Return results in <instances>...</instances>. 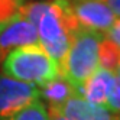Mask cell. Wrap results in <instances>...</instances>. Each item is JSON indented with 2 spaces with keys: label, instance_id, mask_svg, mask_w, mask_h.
I'll list each match as a JSON object with an SVG mask.
<instances>
[{
  "label": "cell",
  "instance_id": "16",
  "mask_svg": "<svg viewBox=\"0 0 120 120\" xmlns=\"http://www.w3.org/2000/svg\"><path fill=\"white\" fill-rule=\"evenodd\" d=\"M48 110H49V117H51V120H65L56 110H54V109H48Z\"/></svg>",
  "mask_w": 120,
  "mask_h": 120
},
{
  "label": "cell",
  "instance_id": "12",
  "mask_svg": "<svg viewBox=\"0 0 120 120\" xmlns=\"http://www.w3.org/2000/svg\"><path fill=\"white\" fill-rule=\"evenodd\" d=\"M25 0H0V32L19 16Z\"/></svg>",
  "mask_w": 120,
  "mask_h": 120
},
{
  "label": "cell",
  "instance_id": "7",
  "mask_svg": "<svg viewBox=\"0 0 120 120\" xmlns=\"http://www.w3.org/2000/svg\"><path fill=\"white\" fill-rule=\"evenodd\" d=\"M65 120H120L119 114H114L104 106H96L85 100L81 94H74L62 106L54 107Z\"/></svg>",
  "mask_w": 120,
  "mask_h": 120
},
{
  "label": "cell",
  "instance_id": "18",
  "mask_svg": "<svg viewBox=\"0 0 120 120\" xmlns=\"http://www.w3.org/2000/svg\"><path fill=\"white\" fill-rule=\"evenodd\" d=\"M101 2H106V0H101Z\"/></svg>",
  "mask_w": 120,
  "mask_h": 120
},
{
  "label": "cell",
  "instance_id": "15",
  "mask_svg": "<svg viewBox=\"0 0 120 120\" xmlns=\"http://www.w3.org/2000/svg\"><path fill=\"white\" fill-rule=\"evenodd\" d=\"M106 3L109 4L111 12L116 15V18H120V0H106Z\"/></svg>",
  "mask_w": 120,
  "mask_h": 120
},
{
  "label": "cell",
  "instance_id": "5",
  "mask_svg": "<svg viewBox=\"0 0 120 120\" xmlns=\"http://www.w3.org/2000/svg\"><path fill=\"white\" fill-rule=\"evenodd\" d=\"M77 23L84 29L103 33L106 36L109 29L117 19L109 4L101 0H68Z\"/></svg>",
  "mask_w": 120,
  "mask_h": 120
},
{
  "label": "cell",
  "instance_id": "6",
  "mask_svg": "<svg viewBox=\"0 0 120 120\" xmlns=\"http://www.w3.org/2000/svg\"><path fill=\"white\" fill-rule=\"evenodd\" d=\"M33 44H39L36 28L22 16L15 18L0 32V62L13 49Z\"/></svg>",
  "mask_w": 120,
  "mask_h": 120
},
{
  "label": "cell",
  "instance_id": "13",
  "mask_svg": "<svg viewBox=\"0 0 120 120\" xmlns=\"http://www.w3.org/2000/svg\"><path fill=\"white\" fill-rule=\"evenodd\" d=\"M106 107L113 111L114 114L120 116V77L116 75V82L111 88L109 97H107V103H106Z\"/></svg>",
  "mask_w": 120,
  "mask_h": 120
},
{
  "label": "cell",
  "instance_id": "9",
  "mask_svg": "<svg viewBox=\"0 0 120 120\" xmlns=\"http://www.w3.org/2000/svg\"><path fill=\"white\" fill-rule=\"evenodd\" d=\"M39 94L44 97V101L48 104L46 107L54 109V107L62 106L68 98H71L74 94H78V93L72 88V85L68 82L62 75H59L55 80L48 82L46 85L41 87Z\"/></svg>",
  "mask_w": 120,
  "mask_h": 120
},
{
  "label": "cell",
  "instance_id": "8",
  "mask_svg": "<svg viewBox=\"0 0 120 120\" xmlns=\"http://www.w3.org/2000/svg\"><path fill=\"white\" fill-rule=\"evenodd\" d=\"M116 82V74L110 72L104 68H97L85 82L82 88V97L91 104L96 106H104L107 103V97Z\"/></svg>",
  "mask_w": 120,
  "mask_h": 120
},
{
  "label": "cell",
  "instance_id": "10",
  "mask_svg": "<svg viewBox=\"0 0 120 120\" xmlns=\"http://www.w3.org/2000/svg\"><path fill=\"white\" fill-rule=\"evenodd\" d=\"M98 65L113 74H117L120 67V48L106 36L101 39L98 46Z\"/></svg>",
  "mask_w": 120,
  "mask_h": 120
},
{
  "label": "cell",
  "instance_id": "2",
  "mask_svg": "<svg viewBox=\"0 0 120 120\" xmlns=\"http://www.w3.org/2000/svg\"><path fill=\"white\" fill-rule=\"evenodd\" d=\"M2 74L41 88L61 75V70L39 44H33L9 52L2 61Z\"/></svg>",
  "mask_w": 120,
  "mask_h": 120
},
{
  "label": "cell",
  "instance_id": "1",
  "mask_svg": "<svg viewBox=\"0 0 120 120\" xmlns=\"http://www.w3.org/2000/svg\"><path fill=\"white\" fill-rule=\"evenodd\" d=\"M19 16L36 28L39 45L62 70L72 33L80 28L68 0L32 2L22 6Z\"/></svg>",
  "mask_w": 120,
  "mask_h": 120
},
{
  "label": "cell",
  "instance_id": "4",
  "mask_svg": "<svg viewBox=\"0 0 120 120\" xmlns=\"http://www.w3.org/2000/svg\"><path fill=\"white\" fill-rule=\"evenodd\" d=\"M39 88L0 74V120H7L19 110L38 101Z\"/></svg>",
  "mask_w": 120,
  "mask_h": 120
},
{
  "label": "cell",
  "instance_id": "17",
  "mask_svg": "<svg viewBox=\"0 0 120 120\" xmlns=\"http://www.w3.org/2000/svg\"><path fill=\"white\" fill-rule=\"evenodd\" d=\"M116 75H119V77H120V67H119V71H117V74H116Z\"/></svg>",
  "mask_w": 120,
  "mask_h": 120
},
{
  "label": "cell",
  "instance_id": "11",
  "mask_svg": "<svg viewBox=\"0 0 120 120\" xmlns=\"http://www.w3.org/2000/svg\"><path fill=\"white\" fill-rule=\"evenodd\" d=\"M7 120H51V117H49V110L46 104L38 100L26 106L25 109L19 110L18 113H15Z\"/></svg>",
  "mask_w": 120,
  "mask_h": 120
},
{
  "label": "cell",
  "instance_id": "3",
  "mask_svg": "<svg viewBox=\"0 0 120 120\" xmlns=\"http://www.w3.org/2000/svg\"><path fill=\"white\" fill-rule=\"evenodd\" d=\"M103 38V33L84 29L81 26L72 33L61 75L81 96L87 80L98 68V46Z\"/></svg>",
  "mask_w": 120,
  "mask_h": 120
},
{
  "label": "cell",
  "instance_id": "14",
  "mask_svg": "<svg viewBox=\"0 0 120 120\" xmlns=\"http://www.w3.org/2000/svg\"><path fill=\"white\" fill-rule=\"evenodd\" d=\"M106 38L110 39L114 45H117L120 48V18H117L113 23V26L109 29V32L106 33Z\"/></svg>",
  "mask_w": 120,
  "mask_h": 120
}]
</instances>
